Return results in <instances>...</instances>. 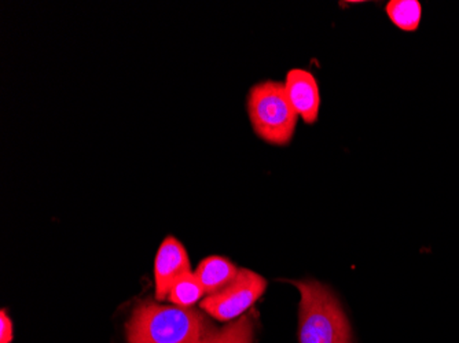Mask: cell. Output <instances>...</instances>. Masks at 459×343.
Listing matches in <instances>:
<instances>
[{
    "instance_id": "cell-1",
    "label": "cell",
    "mask_w": 459,
    "mask_h": 343,
    "mask_svg": "<svg viewBox=\"0 0 459 343\" xmlns=\"http://www.w3.org/2000/svg\"><path fill=\"white\" fill-rule=\"evenodd\" d=\"M221 330L203 312L139 304L127 323L128 343H212Z\"/></svg>"
},
{
    "instance_id": "cell-2",
    "label": "cell",
    "mask_w": 459,
    "mask_h": 343,
    "mask_svg": "<svg viewBox=\"0 0 459 343\" xmlns=\"http://www.w3.org/2000/svg\"><path fill=\"white\" fill-rule=\"evenodd\" d=\"M301 294L300 343H351V327L336 296L314 280L293 282Z\"/></svg>"
},
{
    "instance_id": "cell-3",
    "label": "cell",
    "mask_w": 459,
    "mask_h": 343,
    "mask_svg": "<svg viewBox=\"0 0 459 343\" xmlns=\"http://www.w3.org/2000/svg\"><path fill=\"white\" fill-rule=\"evenodd\" d=\"M247 115L256 135L274 146H286L295 135L299 115L286 97L283 82H259L247 94Z\"/></svg>"
},
{
    "instance_id": "cell-4",
    "label": "cell",
    "mask_w": 459,
    "mask_h": 343,
    "mask_svg": "<svg viewBox=\"0 0 459 343\" xmlns=\"http://www.w3.org/2000/svg\"><path fill=\"white\" fill-rule=\"evenodd\" d=\"M267 282L263 276L249 270H239L233 282L201 301V308L219 322H231L244 316L263 296Z\"/></svg>"
},
{
    "instance_id": "cell-5",
    "label": "cell",
    "mask_w": 459,
    "mask_h": 343,
    "mask_svg": "<svg viewBox=\"0 0 459 343\" xmlns=\"http://www.w3.org/2000/svg\"><path fill=\"white\" fill-rule=\"evenodd\" d=\"M192 272L189 255L183 244L174 236L162 242L156 255L154 279H156V298L164 301L175 283L186 273Z\"/></svg>"
},
{
    "instance_id": "cell-6",
    "label": "cell",
    "mask_w": 459,
    "mask_h": 343,
    "mask_svg": "<svg viewBox=\"0 0 459 343\" xmlns=\"http://www.w3.org/2000/svg\"><path fill=\"white\" fill-rule=\"evenodd\" d=\"M286 97L304 123L314 124L318 121L321 95H319L318 82L311 72L304 69H291L286 74Z\"/></svg>"
},
{
    "instance_id": "cell-7",
    "label": "cell",
    "mask_w": 459,
    "mask_h": 343,
    "mask_svg": "<svg viewBox=\"0 0 459 343\" xmlns=\"http://www.w3.org/2000/svg\"><path fill=\"white\" fill-rule=\"evenodd\" d=\"M238 272V268L233 262L223 259V257L212 255V257H208L201 262L195 275L200 285L203 286L206 296H212L233 282Z\"/></svg>"
},
{
    "instance_id": "cell-8",
    "label": "cell",
    "mask_w": 459,
    "mask_h": 343,
    "mask_svg": "<svg viewBox=\"0 0 459 343\" xmlns=\"http://www.w3.org/2000/svg\"><path fill=\"white\" fill-rule=\"evenodd\" d=\"M385 12L392 24L403 32H417L421 27L424 10L420 0H391Z\"/></svg>"
},
{
    "instance_id": "cell-9",
    "label": "cell",
    "mask_w": 459,
    "mask_h": 343,
    "mask_svg": "<svg viewBox=\"0 0 459 343\" xmlns=\"http://www.w3.org/2000/svg\"><path fill=\"white\" fill-rule=\"evenodd\" d=\"M204 296H206L205 291L195 278V272H189L175 283L174 287L169 291V299L174 305L180 308H190Z\"/></svg>"
},
{
    "instance_id": "cell-10",
    "label": "cell",
    "mask_w": 459,
    "mask_h": 343,
    "mask_svg": "<svg viewBox=\"0 0 459 343\" xmlns=\"http://www.w3.org/2000/svg\"><path fill=\"white\" fill-rule=\"evenodd\" d=\"M254 340V322L249 314H244L236 322L221 330L212 343H252Z\"/></svg>"
},
{
    "instance_id": "cell-11",
    "label": "cell",
    "mask_w": 459,
    "mask_h": 343,
    "mask_svg": "<svg viewBox=\"0 0 459 343\" xmlns=\"http://www.w3.org/2000/svg\"><path fill=\"white\" fill-rule=\"evenodd\" d=\"M13 339V324L6 311L0 313V343H10Z\"/></svg>"
}]
</instances>
